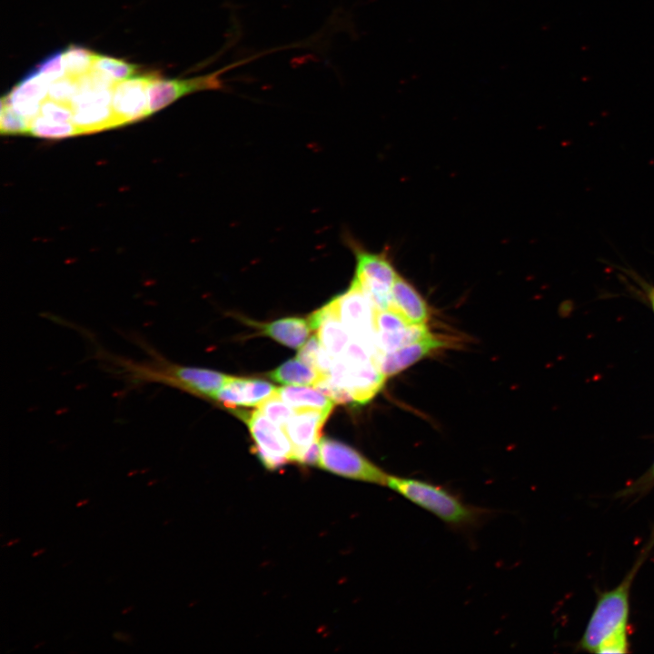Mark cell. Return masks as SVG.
<instances>
[{"instance_id":"cell-1","label":"cell","mask_w":654,"mask_h":654,"mask_svg":"<svg viewBox=\"0 0 654 654\" xmlns=\"http://www.w3.org/2000/svg\"><path fill=\"white\" fill-rule=\"evenodd\" d=\"M386 486L453 529H474L488 516L487 510L471 505L447 488L430 481L389 475Z\"/></svg>"},{"instance_id":"cell-2","label":"cell","mask_w":654,"mask_h":654,"mask_svg":"<svg viewBox=\"0 0 654 654\" xmlns=\"http://www.w3.org/2000/svg\"><path fill=\"white\" fill-rule=\"evenodd\" d=\"M653 546L654 534L618 586L600 595L580 639V649L595 652L600 642L608 636L622 629H628L631 586Z\"/></svg>"},{"instance_id":"cell-3","label":"cell","mask_w":654,"mask_h":654,"mask_svg":"<svg viewBox=\"0 0 654 654\" xmlns=\"http://www.w3.org/2000/svg\"><path fill=\"white\" fill-rule=\"evenodd\" d=\"M350 247L356 258L354 279L368 294L377 310H389L391 289L398 272L387 250L369 252L350 240Z\"/></svg>"},{"instance_id":"cell-4","label":"cell","mask_w":654,"mask_h":654,"mask_svg":"<svg viewBox=\"0 0 654 654\" xmlns=\"http://www.w3.org/2000/svg\"><path fill=\"white\" fill-rule=\"evenodd\" d=\"M246 423L253 439L254 454L268 470L280 469L293 462L292 443L283 429L258 411H235Z\"/></svg>"},{"instance_id":"cell-5","label":"cell","mask_w":654,"mask_h":654,"mask_svg":"<svg viewBox=\"0 0 654 654\" xmlns=\"http://www.w3.org/2000/svg\"><path fill=\"white\" fill-rule=\"evenodd\" d=\"M317 465L344 478L385 486L389 476L358 451L329 438L321 439Z\"/></svg>"},{"instance_id":"cell-6","label":"cell","mask_w":654,"mask_h":654,"mask_svg":"<svg viewBox=\"0 0 654 654\" xmlns=\"http://www.w3.org/2000/svg\"><path fill=\"white\" fill-rule=\"evenodd\" d=\"M250 61L241 60L210 74L187 79H162L154 76L147 85L148 110L150 114L171 104L183 95L201 91H217L224 89L222 78L223 73Z\"/></svg>"},{"instance_id":"cell-7","label":"cell","mask_w":654,"mask_h":654,"mask_svg":"<svg viewBox=\"0 0 654 654\" xmlns=\"http://www.w3.org/2000/svg\"><path fill=\"white\" fill-rule=\"evenodd\" d=\"M332 301L351 337L377 349L374 326L377 309L360 283L353 278L348 290Z\"/></svg>"},{"instance_id":"cell-8","label":"cell","mask_w":654,"mask_h":654,"mask_svg":"<svg viewBox=\"0 0 654 654\" xmlns=\"http://www.w3.org/2000/svg\"><path fill=\"white\" fill-rule=\"evenodd\" d=\"M332 411H295L284 431L292 443L293 462L317 465L321 431Z\"/></svg>"},{"instance_id":"cell-9","label":"cell","mask_w":654,"mask_h":654,"mask_svg":"<svg viewBox=\"0 0 654 654\" xmlns=\"http://www.w3.org/2000/svg\"><path fill=\"white\" fill-rule=\"evenodd\" d=\"M327 378L335 385L346 390L353 402L370 401L383 387L387 379L375 362L363 364H347L335 358Z\"/></svg>"},{"instance_id":"cell-10","label":"cell","mask_w":654,"mask_h":654,"mask_svg":"<svg viewBox=\"0 0 654 654\" xmlns=\"http://www.w3.org/2000/svg\"><path fill=\"white\" fill-rule=\"evenodd\" d=\"M157 74H136L114 84L111 107L117 126L132 124L150 115L147 85Z\"/></svg>"},{"instance_id":"cell-11","label":"cell","mask_w":654,"mask_h":654,"mask_svg":"<svg viewBox=\"0 0 654 654\" xmlns=\"http://www.w3.org/2000/svg\"><path fill=\"white\" fill-rule=\"evenodd\" d=\"M51 82L34 68L12 90L3 96L1 104L10 106L29 122L40 114Z\"/></svg>"},{"instance_id":"cell-12","label":"cell","mask_w":654,"mask_h":654,"mask_svg":"<svg viewBox=\"0 0 654 654\" xmlns=\"http://www.w3.org/2000/svg\"><path fill=\"white\" fill-rule=\"evenodd\" d=\"M308 321L312 330L317 331L320 342L328 353L334 359L341 357L352 337L332 301L312 312Z\"/></svg>"},{"instance_id":"cell-13","label":"cell","mask_w":654,"mask_h":654,"mask_svg":"<svg viewBox=\"0 0 654 654\" xmlns=\"http://www.w3.org/2000/svg\"><path fill=\"white\" fill-rule=\"evenodd\" d=\"M277 389L265 381L231 376L227 382L216 392L213 401L230 408L258 406L275 394Z\"/></svg>"},{"instance_id":"cell-14","label":"cell","mask_w":654,"mask_h":654,"mask_svg":"<svg viewBox=\"0 0 654 654\" xmlns=\"http://www.w3.org/2000/svg\"><path fill=\"white\" fill-rule=\"evenodd\" d=\"M446 342L432 333L412 343L393 351L382 352L378 356V366L382 374L389 378L416 363L430 352L444 347Z\"/></svg>"},{"instance_id":"cell-15","label":"cell","mask_w":654,"mask_h":654,"mask_svg":"<svg viewBox=\"0 0 654 654\" xmlns=\"http://www.w3.org/2000/svg\"><path fill=\"white\" fill-rule=\"evenodd\" d=\"M391 310L411 324H426L430 311L426 301L416 288L401 275L391 289Z\"/></svg>"},{"instance_id":"cell-16","label":"cell","mask_w":654,"mask_h":654,"mask_svg":"<svg viewBox=\"0 0 654 654\" xmlns=\"http://www.w3.org/2000/svg\"><path fill=\"white\" fill-rule=\"evenodd\" d=\"M255 326L263 335L292 349H300L312 331L308 319L295 317L259 323Z\"/></svg>"},{"instance_id":"cell-17","label":"cell","mask_w":654,"mask_h":654,"mask_svg":"<svg viewBox=\"0 0 654 654\" xmlns=\"http://www.w3.org/2000/svg\"><path fill=\"white\" fill-rule=\"evenodd\" d=\"M278 395L292 409L332 411L334 401L315 387L287 385L277 389Z\"/></svg>"},{"instance_id":"cell-18","label":"cell","mask_w":654,"mask_h":654,"mask_svg":"<svg viewBox=\"0 0 654 654\" xmlns=\"http://www.w3.org/2000/svg\"><path fill=\"white\" fill-rule=\"evenodd\" d=\"M268 377L283 385L312 386L321 382L326 375L304 363L297 357L289 360L268 373Z\"/></svg>"},{"instance_id":"cell-19","label":"cell","mask_w":654,"mask_h":654,"mask_svg":"<svg viewBox=\"0 0 654 654\" xmlns=\"http://www.w3.org/2000/svg\"><path fill=\"white\" fill-rule=\"evenodd\" d=\"M73 111V123L79 134L117 127L111 106L90 105Z\"/></svg>"},{"instance_id":"cell-20","label":"cell","mask_w":654,"mask_h":654,"mask_svg":"<svg viewBox=\"0 0 654 654\" xmlns=\"http://www.w3.org/2000/svg\"><path fill=\"white\" fill-rule=\"evenodd\" d=\"M430 334L426 324H409L394 331L375 332L379 354L412 343Z\"/></svg>"},{"instance_id":"cell-21","label":"cell","mask_w":654,"mask_h":654,"mask_svg":"<svg viewBox=\"0 0 654 654\" xmlns=\"http://www.w3.org/2000/svg\"><path fill=\"white\" fill-rule=\"evenodd\" d=\"M97 54L76 45H70L63 51L65 75L74 79L87 74L93 67Z\"/></svg>"},{"instance_id":"cell-22","label":"cell","mask_w":654,"mask_h":654,"mask_svg":"<svg viewBox=\"0 0 654 654\" xmlns=\"http://www.w3.org/2000/svg\"><path fill=\"white\" fill-rule=\"evenodd\" d=\"M29 134L45 139H61L79 134L73 122L58 123L41 114L30 121Z\"/></svg>"},{"instance_id":"cell-23","label":"cell","mask_w":654,"mask_h":654,"mask_svg":"<svg viewBox=\"0 0 654 654\" xmlns=\"http://www.w3.org/2000/svg\"><path fill=\"white\" fill-rule=\"evenodd\" d=\"M92 68L104 73L114 82H118L136 75L139 66L122 59L97 54Z\"/></svg>"},{"instance_id":"cell-24","label":"cell","mask_w":654,"mask_h":654,"mask_svg":"<svg viewBox=\"0 0 654 654\" xmlns=\"http://www.w3.org/2000/svg\"><path fill=\"white\" fill-rule=\"evenodd\" d=\"M257 407L262 413L283 430L295 412V410L289 406L277 392Z\"/></svg>"},{"instance_id":"cell-25","label":"cell","mask_w":654,"mask_h":654,"mask_svg":"<svg viewBox=\"0 0 654 654\" xmlns=\"http://www.w3.org/2000/svg\"><path fill=\"white\" fill-rule=\"evenodd\" d=\"M30 122L10 106L1 104L0 131L3 134H29Z\"/></svg>"},{"instance_id":"cell-26","label":"cell","mask_w":654,"mask_h":654,"mask_svg":"<svg viewBox=\"0 0 654 654\" xmlns=\"http://www.w3.org/2000/svg\"><path fill=\"white\" fill-rule=\"evenodd\" d=\"M76 91V79L64 75L50 84L47 97L55 102L70 105Z\"/></svg>"},{"instance_id":"cell-27","label":"cell","mask_w":654,"mask_h":654,"mask_svg":"<svg viewBox=\"0 0 654 654\" xmlns=\"http://www.w3.org/2000/svg\"><path fill=\"white\" fill-rule=\"evenodd\" d=\"M34 69L51 83L65 75L63 52L56 51L38 63Z\"/></svg>"},{"instance_id":"cell-28","label":"cell","mask_w":654,"mask_h":654,"mask_svg":"<svg viewBox=\"0 0 654 654\" xmlns=\"http://www.w3.org/2000/svg\"><path fill=\"white\" fill-rule=\"evenodd\" d=\"M40 114L45 118L58 123L73 122V108L64 104L45 99L40 106Z\"/></svg>"},{"instance_id":"cell-29","label":"cell","mask_w":654,"mask_h":654,"mask_svg":"<svg viewBox=\"0 0 654 654\" xmlns=\"http://www.w3.org/2000/svg\"><path fill=\"white\" fill-rule=\"evenodd\" d=\"M629 651L628 629H622L604 639L595 650L596 653L612 654Z\"/></svg>"},{"instance_id":"cell-30","label":"cell","mask_w":654,"mask_h":654,"mask_svg":"<svg viewBox=\"0 0 654 654\" xmlns=\"http://www.w3.org/2000/svg\"><path fill=\"white\" fill-rule=\"evenodd\" d=\"M324 350L318 336L313 335L299 349L297 358L318 371V365Z\"/></svg>"},{"instance_id":"cell-31","label":"cell","mask_w":654,"mask_h":654,"mask_svg":"<svg viewBox=\"0 0 654 654\" xmlns=\"http://www.w3.org/2000/svg\"><path fill=\"white\" fill-rule=\"evenodd\" d=\"M654 485V463L639 480L623 490V495L643 493Z\"/></svg>"},{"instance_id":"cell-32","label":"cell","mask_w":654,"mask_h":654,"mask_svg":"<svg viewBox=\"0 0 654 654\" xmlns=\"http://www.w3.org/2000/svg\"><path fill=\"white\" fill-rule=\"evenodd\" d=\"M648 294H649V298L651 302L652 306H654V287H649L648 289Z\"/></svg>"},{"instance_id":"cell-33","label":"cell","mask_w":654,"mask_h":654,"mask_svg":"<svg viewBox=\"0 0 654 654\" xmlns=\"http://www.w3.org/2000/svg\"><path fill=\"white\" fill-rule=\"evenodd\" d=\"M88 501H89L88 499L81 500H79V501L76 503V506H77V507H82V506H84V504L88 503Z\"/></svg>"},{"instance_id":"cell-34","label":"cell","mask_w":654,"mask_h":654,"mask_svg":"<svg viewBox=\"0 0 654 654\" xmlns=\"http://www.w3.org/2000/svg\"><path fill=\"white\" fill-rule=\"evenodd\" d=\"M45 550V549L37 550L34 551V553L32 554V556H34V557L38 556V555L44 553Z\"/></svg>"},{"instance_id":"cell-35","label":"cell","mask_w":654,"mask_h":654,"mask_svg":"<svg viewBox=\"0 0 654 654\" xmlns=\"http://www.w3.org/2000/svg\"><path fill=\"white\" fill-rule=\"evenodd\" d=\"M18 541H20L19 539L12 540L8 541V542L5 544V546H7V547L12 546V545L17 543Z\"/></svg>"},{"instance_id":"cell-36","label":"cell","mask_w":654,"mask_h":654,"mask_svg":"<svg viewBox=\"0 0 654 654\" xmlns=\"http://www.w3.org/2000/svg\"><path fill=\"white\" fill-rule=\"evenodd\" d=\"M132 609H133V607H128V608H126L125 609L123 610V614H125V613H127L128 611H130V610H132Z\"/></svg>"}]
</instances>
